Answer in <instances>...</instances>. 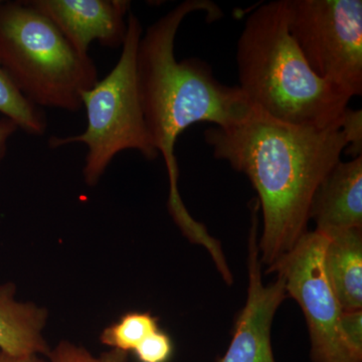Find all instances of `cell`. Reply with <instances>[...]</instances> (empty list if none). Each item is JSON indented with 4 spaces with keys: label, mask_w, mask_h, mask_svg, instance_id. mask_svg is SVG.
Wrapping results in <instances>:
<instances>
[{
    "label": "cell",
    "mask_w": 362,
    "mask_h": 362,
    "mask_svg": "<svg viewBox=\"0 0 362 362\" xmlns=\"http://www.w3.org/2000/svg\"><path fill=\"white\" fill-rule=\"evenodd\" d=\"M341 122L327 128L292 125L252 105L233 125L204 131L214 156L246 175L258 194L259 256L266 270L308 232L314 194L347 146Z\"/></svg>",
    "instance_id": "obj_1"
},
{
    "label": "cell",
    "mask_w": 362,
    "mask_h": 362,
    "mask_svg": "<svg viewBox=\"0 0 362 362\" xmlns=\"http://www.w3.org/2000/svg\"><path fill=\"white\" fill-rule=\"evenodd\" d=\"M206 11L207 20H218L221 11L209 0H185L143 33L136 69L143 115L154 146L165 162L169 178V213L190 242L206 235V228L188 213L178 190L175 149L178 137L195 123L226 128L240 121L251 108L238 86L221 84L213 70L199 59L177 61L175 42L183 20Z\"/></svg>",
    "instance_id": "obj_2"
},
{
    "label": "cell",
    "mask_w": 362,
    "mask_h": 362,
    "mask_svg": "<svg viewBox=\"0 0 362 362\" xmlns=\"http://www.w3.org/2000/svg\"><path fill=\"white\" fill-rule=\"evenodd\" d=\"M238 87L247 101L282 122L327 128L350 100L312 71L289 32V0L257 7L238 40Z\"/></svg>",
    "instance_id": "obj_3"
},
{
    "label": "cell",
    "mask_w": 362,
    "mask_h": 362,
    "mask_svg": "<svg viewBox=\"0 0 362 362\" xmlns=\"http://www.w3.org/2000/svg\"><path fill=\"white\" fill-rule=\"evenodd\" d=\"M0 64L37 107L78 112L83 93L99 81L89 54L76 51L28 1H0Z\"/></svg>",
    "instance_id": "obj_4"
},
{
    "label": "cell",
    "mask_w": 362,
    "mask_h": 362,
    "mask_svg": "<svg viewBox=\"0 0 362 362\" xmlns=\"http://www.w3.org/2000/svg\"><path fill=\"white\" fill-rule=\"evenodd\" d=\"M142 35L141 21L134 13H128L127 33L116 66L82 94L87 128L81 134L49 139L52 148L75 143L86 145L83 177L88 187L97 185L117 154L125 150H135L147 160L158 158L138 88L136 59Z\"/></svg>",
    "instance_id": "obj_5"
},
{
    "label": "cell",
    "mask_w": 362,
    "mask_h": 362,
    "mask_svg": "<svg viewBox=\"0 0 362 362\" xmlns=\"http://www.w3.org/2000/svg\"><path fill=\"white\" fill-rule=\"evenodd\" d=\"M289 32L319 78L361 96V0H289Z\"/></svg>",
    "instance_id": "obj_6"
},
{
    "label": "cell",
    "mask_w": 362,
    "mask_h": 362,
    "mask_svg": "<svg viewBox=\"0 0 362 362\" xmlns=\"http://www.w3.org/2000/svg\"><path fill=\"white\" fill-rule=\"evenodd\" d=\"M327 242L328 238L322 233L308 230L265 274H277L282 278L288 297L296 300L303 312L312 361L361 362L351 354L343 338L342 309L324 269Z\"/></svg>",
    "instance_id": "obj_7"
},
{
    "label": "cell",
    "mask_w": 362,
    "mask_h": 362,
    "mask_svg": "<svg viewBox=\"0 0 362 362\" xmlns=\"http://www.w3.org/2000/svg\"><path fill=\"white\" fill-rule=\"evenodd\" d=\"M258 211L256 202L247 244L246 304L235 320L232 341L218 362H276L272 349V325L279 307L289 297L282 278L264 283L258 247Z\"/></svg>",
    "instance_id": "obj_8"
},
{
    "label": "cell",
    "mask_w": 362,
    "mask_h": 362,
    "mask_svg": "<svg viewBox=\"0 0 362 362\" xmlns=\"http://www.w3.org/2000/svg\"><path fill=\"white\" fill-rule=\"evenodd\" d=\"M33 7L51 20L76 51L89 54L90 45L122 47L127 33L126 0H30Z\"/></svg>",
    "instance_id": "obj_9"
},
{
    "label": "cell",
    "mask_w": 362,
    "mask_h": 362,
    "mask_svg": "<svg viewBox=\"0 0 362 362\" xmlns=\"http://www.w3.org/2000/svg\"><path fill=\"white\" fill-rule=\"evenodd\" d=\"M309 218L330 238L362 228V156L338 162L314 194Z\"/></svg>",
    "instance_id": "obj_10"
},
{
    "label": "cell",
    "mask_w": 362,
    "mask_h": 362,
    "mask_svg": "<svg viewBox=\"0 0 362 362\" xmlns=\"http://www.w3.org/2000/svg\"><path fill=\"white\" fill-rule=\"evenodd\" d=\"M13 283L0 285V351L11 356H47L44 337L49 311L33 302L18 301Z\"/></svg>",
    "instance_id": "obj_11"
},
{
    "label": "cell",
    "mask_w": 362,
    "mask_h": 362,
    "mask_svg": "<svg viewBox=\"0 0 362 362\" xmlns=\"http://www.w3.org/2000/svg\"><path fill=\"white\" fill-rule=\"evenodd\" d=\"M323 263L342 312L362 310V228L328 238Z\"/></svg>",
    "instance_id": "obj_12"
},
{
    "label": "cell",
    "mask_w": 362,
    "mask_h": 362,
    "mask_svg": "<svg viewBox=\"0 0 362 362\" xmlns=\"http://www.w3.org/2000/svg\"><path fill=\"white\" fill-rule=\"evenodd\" d=\"M0 113L26 134L44 135L47 122L44 112L23 96L0 64Z\"/></svg>",
    "instance_id": "obj_13"
},
{
    "label": "cell",
    "mask_w": 362,
    "mask_h": 362,
    "mask_svg": "<svg viewBox=\"0 0 362 362\" xmlns=\"http://www.w3.org/2000/svg\"><path fill=\"white\" fill-rule=\"evenodd\" d=\"M159 329L158 318L150 312H128L102 331L100 341L111 349L129 354L145 338Z\"/></svg>",
    "instance_id": "obj_14"
},
{
    "label": "cell",
    "mask_w": 362,
    "mask_h": 362,
    "mask_svg": "<svg viewBox=\"0 0 362 362\" xmlns=\"http://www.w3.org/2000/svg\"><path fill=\"white\" fill-rule=\"evenodd\" d=\"M127 352L110 349L100 356H94L84 346L63 340L47 354L49 362H128Z\"/></svg>",
    "instance_id": "obj_15"
},
{
    "label": "cell",
    "mask_w": 362,
    "mask_h": 362,
    "mask_svg": "<svg viewBox=\"0 0 362 362\" xmlns=\"http://www.w3.org/2000/svg\"><path fill=\"white\" fill-rule=\"evenodd\" d=\"M133 352L139 362H168L173 354V340L159 329L145 338Z\"/></svg>",
    "instance_id": "obj_16"
},
{
    "label": "cell",
    "mask_w": 362,
    "mask_h": 362,
    "mask_svg": "<svg viewBox=\"0 0 362 362\" xmlns=\"http://www.w3.org/2000/svg\"><path fill=\"white\" fill-rule=\"evenodd\" d=\"M341 128L344 132L347 146L344 149L352 158L361 156L362 151V112L347 108L342 116Z\"/></svg>",
    "instance_id": "obj_17"
},
{
    "label": "cell",
    "mask_w": 362,
    "mask_h": 362,
    "mask_svg": "<svg viewBox=\"0 0 362 362\" xmlns=\"http://www.w3.org/2000/svg\"><path fill=\"white\" fill-rule=\"evenodd\" d=\"M340 324L347 347L362 362V310L342 312Z\"/></svg>",
    "instance_id": "obj_18"
},
{
    "label": "cell",
    "mask_w": 362,
    "mask_h": 362,
    "mask_svg": "<svg viewBox=\"0 0 362 362\" xmlns=\"http://www.w3.org/2000/svg\"><path fill=\"white\" fill-rule=\"evenodd\" d=\"M16 123L6 117L0 118V163L4 160L7 151V145L11 136L18 131Z\"/></svg>",
    "instance_id": "obj_19"
},
{
    "label": "cell",
    "mask_w": 362,
    "mask_h": 362,
    "mask_svg": "<svg viewBox=\"0 0 362 362\" xmlns=\"http://www.w3.org/2000/svg\"><path fill=\"white\" fill-rule=\"evenodd\" d=\"M0 362H49L40 356H11L0 351Z\"/></svg>",
    "instance_id": "obj_20"
}]
</instances>
